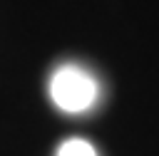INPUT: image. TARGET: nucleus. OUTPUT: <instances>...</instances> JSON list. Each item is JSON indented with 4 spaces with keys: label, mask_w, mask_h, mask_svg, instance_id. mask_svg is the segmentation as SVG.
Masks as SVG:
<instances>
[{
    "label": "nucleus",
    "mask_w": 159,
    "mask_h": 156,
    "mask_svg": "<svg viewBox=\"0 0 159 156\" xmlns=\"http://www.w3.org/2000/svg\"><path fill=\"white\" fill-rule=\"evenodd\" d=\"M50 97L57 109L65 114H82L97 104L99 84L80 64H60L50 77Z\"/></svg>",
    "instance_id": "1"
},
{
    "label": "nucleus",
    "mask_w": 159,
    "mask_h": 156,
    "mask_svg": "<svg viewBox=\"0 0 159 156\" xmlns=\"http://www.w3.org/2000/svg\"><path fill=\"white\" fill-rule=\"evenodd\" d=\"M57 156H97V149L80 136H70L57 146Z\"/></svg>",
    "instance_id": "2"
}]
</instances>
